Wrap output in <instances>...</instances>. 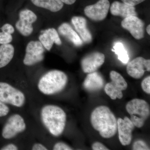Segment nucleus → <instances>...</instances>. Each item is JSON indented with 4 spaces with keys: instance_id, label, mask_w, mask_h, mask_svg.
Wrapping results in <instances>:
<instances>
[{
    "instance_id": "obj_1",
    "label": "nucleus",
    "mask_w": 150,
    "mask_h": 150,
    "mask_svg": "<svg viewBox=\"0 0 150 150\" xmlns=\"http://www.w3.org/2000/svg\"><path fill=\"white\" fill-rule=\"evenodd\" d=\"M91 122L94 129L103 138H111L117 132V120L107 106L101 105L96 108L92 112Z\"/></svg>"
},
{
    "instance_id": "obj_2",
    "label": "nucleus",
    "mask_w": 150,
    "mask_h": 150,
    "mask_svg": "<svg viewBox=\"0 0 150 150\" xmlns=\"http://www.w3.org/2000/svg\"><path fill=\"white\" fill-rule=\"evenodd\" d=\"M40 117L43 125L50 134L59 137L64 132L67 115L61 108L54 105H47L42 108Z\"/></svg>"
},
{
    "instance_id": "obj_3",
    "label": "nucleus",
    "mask_w": 150,
    "mask_h": 150,
    "mask_svg": "<svg viewBox=\"0 0 150 150\" xmlns=\"http://www.w3.org/2000/svg\"><path fill=\"white\" fill-rule=\"evenodd\" d=\"M68 80V77L64 72L52 70L42 76L38 86L42 93L51 95L62 91L67 85Z\"/></svg>"
},
{
    "instance_id": "obj_4",
    "label": "nucleus",
    "mask_w": 150,
    "mask_h": 150,
    "mask_svg": "<svg viewBox=\"0 0 150 150\" xmlns=\"http://www.w3.org/2000/svg\"><path fill=\"white\" fill-rule=\"evenodd\" d=\"M126 108L134 126L139 128L143 127L150 114L149 105L147 102L144 100L136 98L128 102Z\"/></svg>"
},
{
    "instance_id": "obj_5",
    "label": "nucleus",
    "mask_w": 150,
    "mask_h": 150,
    "mask_svg": "<svg viewBox=\"0 0 150 150\" xmlns=\"http://www.w3.org/2000/svg\"><path fill=\"white\" fill-rule=\"evenodd\" d=\"M25 100V96L22 92L8 83L0 82V100L16 107H21Z\"/></svg>"
},
{
    "instance_id": "obj_6",
    "label": "nucleus",
    "mask_w": 150,
    "mask_h": 150,
    "mask_svg": "<svg viewBox=\"0 0 150 150\" xmlns=\"http://www.w3.org/2000/svg\"><path fill=\"white\" fill-rule=\"evenodd\" d=\"M110 76L111 81L106 84L105 91L111 99H121L123 96L122 91L126 89L128 84L123 77L115 71H111Z\"/></svg>"
},
{
    "instance_id": "obj_7",
    "label": "nucleus",
    "mask_w": 150,
    "mask_h": 150,
    "mask_svg": "<svg viewBox=\"0 0 150 150\" xmlns=\"http://www.w3.org/2000/svg\"><path fill=\"white\" fill-rule=\"evenodd\" d=\"M24 119L18 114L12 115L9 118L3 129V137L5 139H12L26 129Z\"/></svg>"
},
{
    "instance_id": "obj_8",
    "label": "nucleus",
    "mask_w": 150,
    "mask_h": 150,
    "mask_svg": "<svg viewBox=\"0 0 150 150\" xmlns=\"http://www.w3.org/2000/svg\"><path fill=\"white\" fill-rule=\"evenodd\" d=\"M44 47L39 41H31L28 44L23 64L26 66H32L42 62L44 58Z\"/></svg>"
},
{
    "instance_id": "obj_9",
    "label": "nucleus",
    "mask_w": 150,
    "mask_h": 150,
    "mask_svg": "<svg viewBox=\"0 0 150 150\" xmlns=\"http://www.w3.org/2000/svg\"><path fill=\"white\" fill-rule=\"evenodd\" d=\"M37 19V16L32 11L23 10L20 12L19 19L16 24V29L23 36H29L33 32V23Z\"/></svg>"
},
{
    "instance_id": "obj_10",
    "label": "nucleus",
    "mask_w": 150,
    "mask_h": 150,
    "mask_svg": "<svg viewBox=\"0 0 150 150\" xmlns=\"http://www.w3.org/2000/svg\"><path fill=\"white\" fill-rule=\"evenodd\" d=\"M110 6L108 0H99L94 4L86 6L84 13L86 16L92 20L100 21L107 16Z\"/></svg>"
},
{
    "instance_id": "obj_11",
    "label": "nucleus",
    "mask_w": 150,
    "mask_h": 150,
    "mask_svg": "<svg viewBox=\"0 0 150 150\" xmlns=\"http://www.w3.org/2000/svg\"><path fill=\"white\" fill-rule=\"evenodd\" d=\"M121 26L128 30L137 40H140L144 36V23L137 16H130L124 18L121 22Z\"/></svg>"
},
{
    "instance_id": "obj_12",
    "label": "nucleus",
    "mask_w": 150,
    "mask_h": 150,
    "mask_svg": "<svg viewBox=\"0 0 150 150\" xmlns=\"http://www.w3.org/2000/svg\"><path fill=\"white\" fill-rule=\"evenodd\" d=\"M126 71L128 74L135 79H139L143 76L146 71H150V60L142 57H137L129 62Z\"/></svg>"
},
{
    "instance_id": "obj_13",
    "label": "nucleus",
    "mask_w": 150,
    "mask_h": 150,
    "mask_svg": "<svg viewBox=\"0 0 150 150\" xmlns=\"http://www.w3.org/2000/svg\"><path fill=\"white\" fill-rule=\"evenodd\" d=\"M135 126L130 118L125 117L123 119L119 118L117 121V129L118 137L121 144L127 146L130 144L132 138V132Z\"/></svg>"
},
{
    "instance_id": "obj_14",
    "label": "nucleus",
    "mask_w": 150,
    "mask_h": 150,
    "mask_svg": "<svg viewBox=\"0 0 150 150\" xmlns=\"http://www.w3.org/2000/svg\"><path fill=\"white\" fill-rule=\"evenodd\" d=\"M105 56L100 52H96L89 54L82 59V69L84 72L91 73L96 71L105 62Z\"/></svg>"
},
{
    "instance_id": "obj_15",
    "label": "nucleus",
    "mask_w": 150,
    "mask_h": 150,
    "mask_svg": "<svg viewBox=\"0 0 150 150\" xmlns=\"http://www.w3.org/2000/svg\"><path fill=\"white\" fill-rule=\"evenodd\" d=\"M41 33L39 37V40L43 47L48 51L51 50L54 43L59 46L62 45V41L55 28H48L42 30Z\"/></svg>"
},
{
    "instance_id": "obj_16",
    "label": "nucleus",
    "mask_w": 150,
    "mask_h": 150,
    "mask_svg": "<svg viewBox=\"0 0 150 150\" xmlns=\"http://www.w3.org/2000/svg\"><path fill=\"white\" fill-rule=\"evenodd\" d=\"M104 80L102 75L97 72L89 73L84 81L83 86L90 92L98 91L103 87Z\"/></svg>"
},
{
    "instance_id": "obj_17",
    "label": "nucleus",
    "mask_w": 150,
    "mask_h": 150,
    "mask_svg": "<svg viewBox=\"0 0 150 150\" xmlns=\"http://www.w3.org/2000/svg\"><path fill=\"white\" fill-rule=\"evenodd\" d=\"M75 29L81 36L85 43H91L92 40V36L87 26V21L83 17L74 16L71 19Z\"/></svg>"
},
{
    "instance_id": "obj_18",
    "label": "nucleus",
    "mask_w": 150,
    "mask_h": 150,
    "mask_svg": "<svg viewBox=\"0 0 150 150\" xmlns=\"http://www.w3.org/2000/svg\"><path fill=\"white\" fill-rule=\"evenodd\" d=\"M110 11L112 15L121 16L124 18L130 16H137L134 6L118 1H115L112 3L110 6Z\"/></svg>"
},
{
    "instance_id": "obj_19",
    "label": "nucleus",
    "mask_w": 150,
    "mask_h": 150,
    "mask_svg": "<svg viewBox=\"0 0 150 150\" xmlns=\"http://www.w3.org/2000/svg\"><path fill=\"white\" fill-rule=\"evenodd\" d=\"M58 31L61 35L66 38L75 46L79 47L82 45L83 40L69 23H62L58 28Z\"/></svg>"
},
{
    "instance_id": "obj_20",
    "label": "nucleus",
    "mask_w": 150,
    "mask_h": 150,
    "mask_svg": "<svg viewBox=\"0 0 150 150\" xmlns=\"http://www.w3.org/2000/svg\"><path fill=\"white\" fill-rule=\"evenodd\" d=\"M33 4L39 7L46 9L53 12L61 10L64 3L61 0H31Z\"/></svg>"
},
{
    "instance_id": "obj_21",
    "label": "nucleus",
    "mask_w": 150,
    "mask_h": 150,
    "mask_svg": "<svg viewBox=\"0 0 150 150\" xmlns=\"http://www.w3.org/2000/svg\"><path fill=\"white\" fill-rule=\"evenodd\" d=\"M14 54V48L11 44H1L0 46V69L6 67L11 61Z\"/></svg>"
},
{
    "instance_id": "obj_22",
    "label": "nucleus",
    "mask_w": 150,
    "mask_h": 150,
    "mask_svg": "<svg viewBox=\"0 0 150 150\" xmlns=\"http://www.w3.org/2000/svg\"><path fill=\"white\" fill-rule=\"evenodd\" d=\"M112 51L118 56V59L124 64H127L129 60L128 52L121 42L115 43Z\"/></svg>"
},
{
    "instance_id": "obj_23",
    "label": "nucleus",
    "mask_w": 150,
    "mask_h": 150,
    "mask_svg": "<svg viewBox=\"0 0 150 150\" xmlns=\"http://www.w3.org/2000/svg\"><path fill=\"white\" fill-rule=\"evenodd\" d=\"M12 39L13 38L11 34L6 33L2 30L0 31V44H8V43H10L12 40Z\"/></svg>"
},
{
    "instance_id": "obj_24",
    "label": "nucleus",
    "mask_w": 150,
    "mask_h": 150,
    "mask_svg": "<svg viewBox=\"0 0 150 150\" xmlns=\"http://www.w3.org/2000/svg\"><path fill=\"white\" fill-rule=\"evenodd\" d=\"M133 149L134 150H150V149L146 142L142 140H138L134 142L133 146Z\"/></svg>"
},
{
    "instance_id": "obj_25",
    "label": "nucleus",
    "mask_w": 150,
    "mask_h": 150,
    "mask_svg": "<svg viewBox=\"0 0 150 150\" xmlns=\"http://www.w3.org/2000/svg\"><path fill=\"white\" fill-rule=\"evenodd\" d=\"M142 87L145 92L147 94L150 93V76H148L142 81Z\"/></svg>"
},
{
    "instance_id": "obj_26",
    "label": "nucleus",
    "mask_w": 150,
    "mask_h": 150,
    "mask_svg": "<svg viewBox=\"0 0 150 150\" xmlns=\"http://www.w3.org/2000/svg\"><path fill=\"white\" fill-rule=\"evenodd\" d=\"M53 150H73L69 145L63 142H58L54 145Z\"/></svg>"
},
{
    "instance_id": "obj_27",
    "label": "nucleus",
    "mask_w": 150,
    "mask_h": 150,
    "mask_svg": "<svg viewBox=\"0 0 150 150\" xmlns=\"http://www.w3.org/2000/svg\"><path fill=\"white\" fill-rule=\"evenodd\" d=\"M9 112V108L5 103L0 100V117L6 116Z\"/></svg>"
},
{
    "instance_id": "obj_28",
    "label": "nucleus",
    "mask_w": 150,
    "mask_h": 150,
    "mask_svg": "<svg viewBox=\"0 0 150 150\" xmlns=\"http://www.w3.org/2000/svg\"><path fill=\"white\" fill-rule=\"evenodd\" d=\"M1 29L6 33L10 34H13L15 30L13 26L8 23H6L3 25L2 27L1 28Z\"/></svg>"
},
{
    "instance_id": "obj_29",
    "label": "nucleus",
    "mask_w": 150,
    "mask_h": 150,
    "mask_svg": "<svg viewBox=\"0 0 150 150\" xmlns=\"http://www.w3.org/2000/svg\"><path fill=\"white\" fill-rule=\"evenodd\" d=\"M92 149L93 150H108V149L104 145L100 142H96L93 143L92 146Z\"/></svg>"
},
{
    "instance_id": "obj_30",
    "label": "nucleus",
    "mask_w": 150,
    "mask_h": 150,
    "mask_svg": "<svg viewBox=\"0 0 150 150\" xmlns=\"http://www.w3.org/2000/svg\"><path fill=\"white\" fill-rule=\"evenodd\" d=\"M123 3L129 6H135L140 3L143 2L145 0H121Z\"/></svg>"
},
{
    "instance_id": "obj_31",
    "label": "nucleus",
    "mask_w": 150,
    "mask_h": 150,
    "mask_svg": "<svg viewBox=\"0 0 150 150\" xmlns=\"http://www.w3.org/2000/svg\"><path fill=\"white\" fill-rule=\"evenodd\" d=\"M33 150H47V149L44 145L39 143H36L33 145L32 148Z\"/></svg>"
},
{
    "instance_id": "obj_32",
    "label": "nucleus",
    "mask_w": 150,
    "mask_h": 150,
    "mask_svg": "<svg viewBox=\"0 0 150 150\" xmlns=\"http://www.w3.org/2000/svg\"><path fill=\"white\" fill-rule=\"evenodd\" d=\"M18 149L17 146L14 144H9L2 148L3 150H17Z\"/></svg>"
},
{
    "instance_id": "obj_33",
    "label": "nucleus",
    "mask_w": 150,
    "mask_h": 150,
    "mask_svg": "<svg viewBox=\"0 0 150 150\" xmlns=\"http://www.w3.org/2000/svg\"><path fill=\"white\" fill-rule=\"evenodd\" d=\"M64 4L67 5H72L76 1V0H61Z\"/></svg>"
},
{
    "instance_id": "obj_34",
    "label": "nucleus",
    "mask_w": 150,
    "mask_h": 150,
    "mask_svg": "<svg viewBox=\"0 0 150 150\" xmlns=\"http://www.w3.org/2000/svg\"><path fill=\"white\" fill-rule=\"evenodd\" d=\"M150 25H148L147 27L146 28V31L147 32V33H148V34L149 35H150Z\"/></svg>"
}]
</instances>
